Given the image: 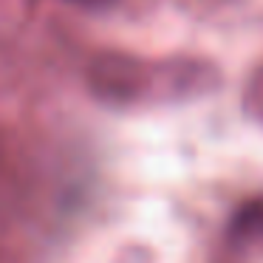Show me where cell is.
<instances>
[{
  "label": "cell",
  "instance_id": "cell-1",
  "mask_svg": "<svg viewBox=\"0 0 263 263\" xmlns=\"http://www.w3.org/2000/svg\"><path fill=\"white\" fill-rule=\"evenodd\" d=\"M215 85V71L201 63H170L161 68L130 57H108L93 68V88L102 99L133 105L150 97H195Z\"/></svg>",
  "mask_w": 263,
  "mask_h": 263
},
{
  "label": "cell",
  "instance_id": "cell-2",
  "mask_svg": "<svg viewBox=\"0 0 263 263\" xmlns=\"http://www.w3.org/2000/svg\"><path fill=\"white\" fill-rule=\"evenodd\" d=\"M229 235L238 243H263V198L246 201L229 223Z\"/></svg>",
  "mask_w": 263,
  "mask_h": 263
},
{
  "label": "cell",
  "instance_id": "cell-3",
  "mask_svg": "<svg viewBox=\"0 0 263 263\" xmlns=\"http://www.w3.org/2000/svg\"><path fill=\"white\" fill-rule=\"evenodd\" d=\"M243 110L257 122L263 125V65L252 74L249 85H246V93H243Z\"/></svg>",
  "mask_w": 263,
  "mask_h": 263
}]
</instances>
